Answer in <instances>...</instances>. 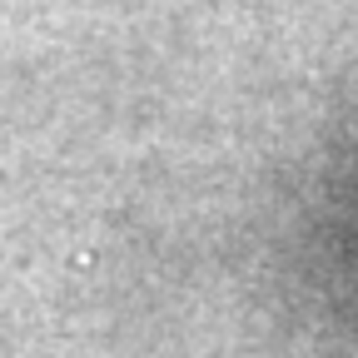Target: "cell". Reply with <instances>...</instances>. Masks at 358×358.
I'll return each instance as SVG.
<instances>
[{
	"instance_id": "obj_1",
	"label": "cell",
	"mask_w": 358,
	"mask_h": 358,
	"mask_svg": "<svg viewBox=\"0 0 358 358\" xmlns=\"http://www.w3.org/2000/svg\"><path fill=\"white\" fill-rule=\"evenodd\" d=\"M293 264L324 319L358 328V115L339 124L293 214Z\"/></svg>"
}]
</instances>
